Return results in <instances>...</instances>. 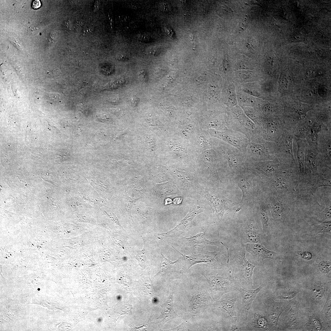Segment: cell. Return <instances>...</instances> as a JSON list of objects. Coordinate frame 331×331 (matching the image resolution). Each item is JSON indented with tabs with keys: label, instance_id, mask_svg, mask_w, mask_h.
I'll return each instance as SVG.
<instances>
[{
	"label": "cell",
	"instance_id": "cell-1",
	"mask_svg": "<svg viewBox=\"0 0 331 331\" xmlns=\"http://www.w3.org/2000/svg\"><path fill=\"white\" fill-rule=\"evenodd\" d=\"M202 274L206 279L209 285L213 300L219 299L224 294L237 290L239 284L231 276L225 278L218 274Z\"/></svg>",
	"mask_w": 331,
	"mask_h": 331
},
{
	"label": "cell",
	"instance_id": "cell-2",
	"mask_svg": "<svg viewBox=\"0 0 331 331\" xmlns=\"http://www.w3.org/2000/svg\"><path fill=\"white\" fill-rule=\"evenodd\" d=\"M162 259L160 269L155 276L164 279L174 280L181 279L186 271L185 267V261L183 258H179L174 261L167 259L161 252Z\"/></svg>",
	"mask_w": 331,
	"mask_h": 331
},
{
	"label": "cell",
	"instance_id": "cell-3",
	"mask_svg": "<svg viewBox=\"0 0 331 331\" xmlns=\"http://www.w3.org/2000/svg\"><path fill=\"white\" fill-rule=\"evenodd\" d=\"M177 250L182 255L185 260V267L186 271L193 265L198 263H206L217 268L221 266L222 263L220 259V255L217 251L192 254L190 256H187Z\"/></svg>",
	"mask_w": 331,
	"mask_h": 331
},
{
	"label": "cell",
	"instance_id": "cell-4",
	"mask_svg": "<svg viewBox=\"0 0 331 331\" xmlns=\"http://www.w3.org/2000/svg\"><path fill=\"white\" fill-rule=\"evenodd\" d=\"M205 193L214 216L219 220L221 219L225 213L234 205L232 201L216 192L206 190Z\"/></svg>",
	"mask_w": 331,
	"mask_h": 331
},
{
	"label": "cell",
	"instance_id": "cell-5",
	"mask_svg": "<svg viewBox=\"0 0 331 331\" xmlns=\"http://www.w3.org/2000/svg\"><path fill=\"white\" fill-rule=\"evenodd\" d=\"M235 264L236 269L235 272L237 274V279L240 282H243L249 285L253 286L252 276L253 270L256 266L249 262L245 256V251L244 249L239 252L237 257Z\"/></svg>",
	"mask_w": 331,
	"mask_h": 331
},
{
	"label": "cell",
	"instance_id": "cell-6",
	"mask_svg": "<svg viewBox=\"0 0 331 331\" xmlns=\"http://www.w3.org/2000/svg\"><path fill=\"white\" fill-rule=\"evenodd\" d=\"M204 211L205 209L200 206L195 205H192L186 216L175 227L169 231L159 235L165 238L175 239L179 237L186 231L188 227L195 216Z\"/></svg>",
	"mask_w": 331,
	"mask_h": 331
},
{
	"label": "cell",
	"instance_id": "cell-7",
	"mask_svg": "<svg viewBox=\"0 0 331 331\" xmlns=\"http://www.w3.org/2000/svg\"><path fill=\"white\" fill-rule=\"evenodd\" d=\"M213 300L207 291H197L193 295L189 303L188 311L193 314L203 312L210 306Z\"/></svg>",
	"mask_w": 331,
	"mask_h": 331
},
{
	"label": "cell",
	"instance_id": "cell-8",
	"mask_svg": "<svg viewBox=\"0 0 331 331\" xmlns=\"http://www.w3.org/2000/svg\"><path fill=\"white\" fill-rule=\"evenodd\" d=\"M175 284L170 288L168 299L162 306L163 309L161 314L157 318V323L162 326L169 320L180 318L175 311L173 306V297Z\"/></svg>",
	"mask_w": 331,
	"mask_h": 331
},
{
	"label": "cell",
	"instance_id": "cell-9",
	"mask_svg": "<svg viewBox=\"0 0 331 331\" xmlns=\"http://www.w3.org/2000/svg\"><path fill=\"white\" fill-rule=\"evenodd\" d=\"M180 240L183 245L191 250L197 246L209 245L218 246L220 244L218 241L211 242L207 239L205 237V233L204 232H201L188 238L181 236Z\"/></svg>",
	"mask_w": 331,
	"mask_h": 331
},
{
	"label": "cell",
	"instance_id": "cell-10",
	"mask_svg": "<svg viewBox=\"0 0 331 331\" xmlns=\"http://www.w3.org/2000/svg\"><path fill=\"white\" fill-rule=\"evenodd\" d=\"M260 243H248L245 245L246 250L253 256L263 260L265 258L275 259L278 256L277 253L268 250Z\"/></svg>",
	"mask_w": 331,
	"mask_h": 331
},
{
	"label": "cell",
	"instance_id": "cell-11",
	"mask_svg": "<svg viewBox=\"0 0 331 331\" xmlns=\"http://www.w3.org/2000/svg\"><path fill=\"white\" fill-rule=\"evenodd\" d=\"M261 286L253 290H247L243 289L240 286L238 290L240 293L242 298V307L244 314L247 316L250 309L252 303L257 294L261 289Z\"/></svg>",
	"mask_w": 331,
	"mask_h": 331
},
{
	"label": "cell",
	"instance_id": "cell-12",
	"mask_svg": "<svg viewBox=\"0 0 331 331\" xmlns=\"http://www.w3.org/2000/svg\"><path fill=\"white\" fill-rule=\"evenodd\" d=\"M236 300V298H235L217 302L220 304L221 308L230 317L232 324V328L234 330H238L236 326L237 316L235 307V305Z\"/></svg>",
	"mask_w": 331,
	"mask_h": 331
},
{
	"label": "cell",
	"instance_id": "cell-13",
	"mask_svg": "<svg viewBox=\"0 0 331 331\" xmlns=\"http://www.w3.org/2000/svg\"><path fill=\"white\" fill-rule=\"evenodd\" d=\"M245 232L248 240L253 243H261L260 234L255 223L248 220L246 225Z\"/></svg>",
	"mask_w": 331,
	"mask_h": 331
},
{
	"label": "cell",
	"instance_id": "cell-14",
	"mask_svg": "<svg viewBox=\"0 0 331 331\" xmlns=\"http://www.w3.org/2000/svg\"><path fill=\"white\" fill-rule=\"evenodd\" d=\"M298 145L297 157L300 168V176H303L304 172V149L301 143H298Z\"/></svg>",
	"mask_w": 331,
	"mask_h": 331
},
{
	"label": "cell",
	"instance_id": "cell-15",
	"mask_svg": "<svg viewBox=\"0 0 331 331\" xmlns=\"http://www.w3.org/2000/svg\"><path fill=\"white\" fill-rule=\"evenodd\" d=\"M253 323L254 324V327L265 329H266L268 325L267 321L265 317L256 313L254 314Z\"/></svg>",
	"mask_w": 331,
	"mask_h": 331
},
{
	"label": "cell",
	"instance_id": "cell-16",
	"mask_svg": "<svg viewBox=\"0 0 331 331\" xmlns=\"http://www.w3.org/2000/svg\"><path fill=\"white\" fill-rule=\"evenodd\" d=\"M313 231L316 234L325 233H331L330 221L325 222L319 225L315 226Z\"/></svg>",
	"mask_w": 331,
	"mask_h": 331
},
{
	"label": "cell",
	"instance_id": "cell-17",
	"mask_svg": "<svg viewBox=\"0 0 331 331\" xmlns=\"http://www.w3.org/2000/svg\"><path fill=\"white\" fill-rule=\"evenodd\" d=\"M261 216L262 223L263 231L265 232L269 224L270 217L268 209L262 208L261 209Z\"/></svg>",
	"mask_w": 331,
	"mask_h": 331
},
{
	"label": "cell",
	"instance_id": "cell-18",
	"mask_svg": "<svg viewBox=\"0 0 331 331\" xmlns=\"http://www.w3.org/2000/svg\"><path fill=\"white\" fill-rule=\"evenodd\" d=\"M273 212L275 216H280L283 211V206L280 202L275 200L271 204Z\"/></svg>",
	"mask_w": 331,
	"mask_h": 331
},
{
	"label": "cell",
	"instance_id": "cell-19",
	"mask_svg": "<svg viewBox=\"0 0 331 331\" xmlns=\"http://www.w3.org/2000/svg\"><path fill=\"white\" fill-rule=\"evenodd\" d=\"M228 102L231 105L234 106L237 104L236 96L234 86L232 85L228 89Z\"/></svg>",
	"mask_w": 331,
	"mask_h": 331
},
{
	"label": "cell",
	"instance_id": "cell-20",
	"mask_svg": "<svg viewBox=\"0 0 331 331\" xmlns=\"http://www.w3.org/2000/svg\"><path fill=\"white\" fill-rule=\"evenodd\" d=\"M238 185L242 190L243 197H245L249 193L250 185L247 181L244 179H241L238 182Z\"/></svg>",
	"mask_w": 331,
	"mask_h": 331
},
{
	"label": "cell",
	"instance_id": "cell-21",
	"mask_svg": "<svg viewBox=\"0 0 331 331\" xmlns=\"http://www.w3.org/2000/svg\"><path fill=\"white\" fill-rule=\"evenodd\" d=\"M274 184L275 186L278 188H286L288 186L287 180L281 176L276 179Z\"/></svg>",
	"mask_w": 331,
	"mask_h": 331
},
{
	"label": "cell",
	"instance_id": "cell-22",
	"mask_svg": "<svg viewBox=\"0 0 331 331\" xmlns=\"http://www.w3.org/2000/svg\"><path fill=\"white\" fill-rule=\"evenodd\" d=\"M292 137L291 135L287 136L285 139L284 143L285 149L287 152L291 154L292 152Z\"/></svg>",
	"mask_w": 331,
	"mask_h": 331
},
{
	"label": "cell",
	"instance_id": "cell-23",
	"mask_svg": "<svg viewBox=\"0 0 331 331\" xmlns=\"http://www.w3.org/2000/svg\"><path fill=\"white\" fill-rule=\"evenodd\" d=\"M140 198H135L127 196V211L131 216V209L132 206L134 205V203L139 199Z\"/></svg>",
	"mask_w": 331,
	"mask_h": 331
},
{
	"label": "cell",
	"instance_id": "cell-24",
	"mask_svg": "<svg viewBox=\"0 0 331 331\" xmlns=\"http://www.w3.org/2000/svg\"><path fill=\"white\" fill-rule=\"evenodd\" d=\"M319 267L321 271L323 273H326L330 271V265L326 261H322L320 263Z\"/></svg>",
	"mask_w": 331,
	"mask_h": 331
},
{
	"label": "cell",
	"instance_id": "cell-25",
	"mask_svg": "<svg viewBox=\"0 0 331 331\" xmlns=\"http://www.w3.org/2000/svg\"><path fill=\"white\" fill-rule=\"evenodd\" d=\"M313 154H310L307 156V164L311 169L315 170L316 168V164L315 157Z\"/></svg>",
	"mask_w": 331,
	"mask_h": 331
},
{
	"label": "cell",
	"instance_id": "cell-26",
	"mask_svg": "<svg viewBox=\"0 0 331 331\" xmlns=\"http://www.w3.org/2000/svg\"><path fill=\"white\" fill-rule=\"evenodd\" d=\"M136 258L141 263H144L146 261L147 258L144 250H141L137 251Z\"/></svg>",
	"mask_w": 331,
	"mask_h": 331
},
{
	"label": "cell",
	"instance_id": "cell-27",
	"mask_svg": "<svg viewBox=\"0 0 331 331\" xmlns=\"http://www.w3.org/2000/svg\"><path fill=\"white\" fill-rule=\"evenodd\" d=\"M159 6L161 10L165 13H169L171 10V6L167 3L163 2L160 4Z\"/></svg>",
	"mask_w": 331,
	"mask_h": 331
},
{
	"label": "cell",
	"instance_id": "cell-28",
	"mask_svg": "<svg viewBox=\"0 0 331 331\" xmlns=\"http://www.w3.org/2000/svg\"><path fill=\"white\" fill-rule=\"evenodd\" d=\"M138 39L140 41L143 42L148 43L151 40L150 38L148 36L144 34H140L137 36Z\"/></svg>",
	"mask_w": 331,
	"mask_h": 331
},
{
	"label": "cell",
	"instance_id": "cell-29",
	"mask_svg": "<svg viewBox=\"0 0 331 331\" xmlns=\"http://www.w3.org/2000/svg\"><path fill=\"white\" fill-rule=\"evenodd\" d=\"M299 254L301 257L303 259L310 260L312 258V254L308 252H300Z\"/></svg>",
	"mask_w": 331,
	"mask_h": 331
},
{
	"label": "cell",
	"instance_id": "cell-30",
	"mask_svg": "<svg viewBox=\"0 0 331 331\" xmlns=\"http://www.w3.org/2000/svg\"><path fill=\"white\" fill-rule=\"evenodd\" d=\"M164 30L166 34L171 38H175V34L172 29L170 27L165 28Z\"/></svg>",
	"mask_w": 331,
	"mask_h": 331
},
{
	"label": "cell",
	"instance_id": "cell-31",
	"mask_svg": "<svg viewBox=\"0 0 331 331\" xmlns=\"http://www.w3.org/2000/svg\"><path fill=\"white\" fill-rule=\"evenodd\" d=\"M160 53L159 49L157 48H153L149 49L148 53L149 54L152 56H156L159 55Z\"/></svg>",
	"mask_w": 331,
	"mask_h": 331
},
{
	"label": "cell",
	"instance_id": "cell-32",
	"mask_svg": "<svg viewBox=\"0 0 331 331\" xmlns=\"http://www.w3.org/2000/svg\"><path fill=\"white\" fill-rule=\"evenodd\" d=\"M262 150V147L259 145H254L252 148V151L254 153H260Z\"/></svg>",
	"mask_w": 331,
	"mask_h": 331
},
{
	"label": "cell",
	"instance_id": "cell-33",
	"mask_svg": "<svg viewBox=\"0 0 331 331\" xmlns=\"http://www.w3.org/2000/svg\"><path fill=\"white\" fill-rule=\"evenodd\" d=\"M324 290V289L319 288L316 290L315 294L316 299H319L322 297L325 292V290Z\"/></svg>",
	"mask_w": 331,
	"mask_h": 331
},
{
	"label": "cell",
	"instance_id": "cell-34",
	"mask_svg": "<svg viewBox=\"0 0 331 331\" xmlns=\"http://www.w3.org/2000/svg\"><path fill=\"white\" fill-rule=\"evenodd\" d=\"M94 30V28L92 25H89L85 27L83 29L82 33L85 35L92 32Z\"/></svg>",
	"mask_w": 331,
	"mask_h": 331
},
{
	"label": "cell",
	"instance_id": "cell-35",
	"mask_svg": "<svg viewBox=\"0 0 331 331\" xmlns=\"http://www.w3.org/2000/svg\"><path fill=\"white\" fill-rule=\"evenodd\" d=\"M64 26L66 29L68 31H71L73 27L72 22L70 20H67L65 22Z\"/></svg>",
	"mask_w": 331,
	"mask_h": 331
},
{
	"label": "cell",
	"instance_id": "cell-36",
	"mask_svg": "<svg viewBox=\"0 0 331 331\" xmlns=\"http://www.w3.org/2000/svg\"><path fill=\"white\" fill-rule=\"evenodd\" d=\"M296 295L295 293L292 292L291 293L285 294L281 295V297L283 299H289L292 298Z\"/></svg>",
	"mask_w": 331,
	"mask_h": 331
},
{
	"label": "cell",
	"instance_id": "cell-37",
	"mask_svg": "<svg viewBox=\"0 0 331 331\" xmlns=\"http://www.w3.org/2000/svg\"><path fill=\"white\" fill-rule=\"evenodd\" d=\"M186 324L185 322H183L172 329L171 330H184L185 329V325Z\"/></svg>",
	"mask_w": 331,
	"mask_h": 331
},
{
	"label": "cell",
	"instance_id": "cell-38",
	"mask_svg": "<svg viewBox=\"0 0 331 331\" xmlns=\"http://www.w3.org/2000/svg\"><path fill=\"white\" fill-rule=\"evenodd\" d=\"M231 164L233 166H236L238 163L237 159L234 157L231 156L228 158Z\"/></svg>",
	"mask_w": 331,
	"mask_h": 331
},
{
	"label": "cell",
	"instance_id": "cell-39",
	"mask_svg": "<svg viewBox=\"0 0 331 331\" xmlns=\"http://www.w3.org/2000/svg\"><path fill=\"white\" fill-rule=\"evenodd\" d=\"M41 5L40 2L38 0H36L33 2L32 8L34 9H37L39 8Z\"/></svg>",
	"mask_w": 331,
	"mask_h": 331
},
{
	"label": "cell",
	"instance_id": "cell-40",
	"mask_svg": "<svg viewBox=\"0 0 331 331\" xmlns=\"http://www.w3.org/2000/svg\"><path fill=\"white\" fill-rule=\"evenodd\" d=\"M130 100L132 105L135 106L137 104L139 100L138 98L134 96L131 98Z\"/></svg>",
	"mask_w": 331,
	"mask_h": 331
},
{
	"label": "cell",
	"instance_id": "cell-41",
	"mask_svg": "<svg viewBox=\"0 0 331 331\" xmlns=\"http://www.w3.org/2000/svg\"><path fill=\"white\" fill-rule=\"evenodd\" d=\"M263 110L264 112L266 113H269L271 112L272 110V107L270 105H265L263 107Z\"/></svg>",
	"mask_w": 331,
	"mask_h": 331
},
{
	"label": "cell",
	"instance_id": "cell-42",
	"mask_svg": "<svg viewBox=\"0 0 331 331\" xmlns=\"http://www.w3.org/2000/svg\"><path fill=\"white\" fill-rule=\"evenodd\" d=\"M139 75L140 77H141L142 79L145 80L147 79V73L146 71L145 70H142L139 73Z\"/></svg>",
	"mask_w": 331,
	"mask_h": 331
},
{
	"label": "cell",
	"instance_id": "cell-43",
	"mask_svg": "<svg viewBox=\"0 0 331 331\" xmlns=\"http://www.w3.org/2000/svg\"><path fill=\"white\" fill-rule=\"evenodd\" d=\"M118 58L119 60L122 61H127L129 60L128 56L123 55H120L118 56Z\"/></svg>",
	"mask_w": 331,
	"mask_h": 331
},
{
	"label": "cell",
	"instance_id": "cell-44",
	"mask_svg": "<svg viewBox=\"0 0 331 331\" xmlns=\"http://www.w3.org/2000/svg\"><path fill=\"white\" fill-rule=\"evenodd\" d=\"M76 27L78 30H81L82 26V24L79 22H77V23H76Z\"/></svg>",
	"mask_w": 331,
	"mask_h": 331
},
{
	"label": "cell",
	"instance_id": "cell-45",
	"mask_svg": "<svg viewBox=\"0 0 331 331\" xmlns=\"http://www.w3.org/2000/svg\"><path fill=\"white\" fill-rule=\"evenodd\" d=\"M102 321V319L101 318H99L98 319V322H100Z\"/></svg>",
	"mask_w": 331,
	"mask_h": 331
}]
</instances>
